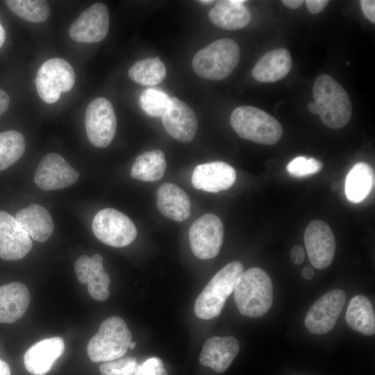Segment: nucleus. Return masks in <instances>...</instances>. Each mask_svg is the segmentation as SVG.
<instances>
[{
    "label": "nucleus",
    "instance_id": "nucleus-31",
    "mask_svg": "<svg viewBox=\"0 0 375 375\" xmlns=\"http://www.w3.org/2000/svg\"><path fill=\"white\" fill-rule=\"evenodd\" d=\"M8 8L17 16L32 23H40L49 17L48 3L42 0H7Z\"/></svg>",
    "mask_w": 375,
    "mask_h": 375
},
{
    "label": "nucleus",
    "instance_id": "nucleus-18",
    "mask_svg": "<svg viewBox=\"0 0 375 375\" xmlns=\"http://www.w3.org/2000/svg\"><path fill=\"white\" fill-rule=\"evenodd\" d=\"M236 172L233 167L222 161L197 165L192 173L194 188L217 193L229 189L235 183Z\"/></svg>",
    "mask_w": 375,
    "mask_h": 375
},
{
    "label": "nucleus",
    "instance_id": "nucleus-41",
    "mask_svg": "<svg viewBox=\"0 0 375 375\" xmlns=\"http://www.w3.org/2000/svg\"><path fill=\"white\" fill-rule=\"evenodd\" d=\"M301 276L305 280H310L314 276L313 269L310 267H306L301 272Z\"/></svg>",
    "mask_w": 375,
    "mask_h": 375
},
{
    "label": "nucleus",
    "instance_id": "nucleus-23",
    "mask_svg": "<svg viewBox=\"0 0 375 375\" xmlns=\"http://www.w3.org/2000/svg\"><path fill=\"white\" fill-rule=\"evenodd\" d=\"M30 293L26 285L13 282L0 287V323H13L26 312Z\"/></svg>",
    "mask_w": 375,
    "mask_h": 375
},
{
    "label": "nucleus",
    "instance_id": "nucleus-7",
    "mask_svg": "<svg viewBox=\"0 0 375 375\" xmlns=\"http://www.w3.org/2000/svg\"><path fill=\"white\" fill-rule=\"evenodd\" d=\"M75 83V73L65 60L53 58L45 61L39 68L36 89L40 97L47 103L56 102L62 92L69 91Z\"/></svg>",
    "mask_w": 375,
    "mask_h": 375
},
{
    "label": "nucleus",
    "instance_id": "nucleus-8",
    "mask_svg": "<svg viewBox=\"0 0 375 375\" xmlns=\"http://www.w3.org/2000/svg\"><path fill=\"white\" fill-rule=\"evenodd\" d=\"M92 229L101 242L114 247H124L132 243L137 229L132 220L114 208H104L94 216Z\"/></svg>",
    "mask_w": 375,
    "mask_h": 375
},
{
    "label": "nucleus",
    "instance_id": "nucleus-36",
    "mask_svg": "<svg viewBox=\"0 0 375 375\" xmlns=\"http://www.w3.org/2000/svg\"><path fill=\"white\" fill-rule=\"evenodd\" d=\"M362 11L372 23H375V1L362 0L360 1Z\"/></svg>",
    "mask_w": 375,
    "mask_h": 375
},
{
    "label": "nucleus",
    "instance_id": "nucleus-1",
    "mask_svg": "<svg viewBox=\"0 0 375 375\" xmlns=\"http://www.w3.org/2000/svg\"><path fill=\"white\" fill-rule=\"evenodd\" d=\"M234 299L242 315L263 316L273 303V285L269 276L259 267L243 272L236 283Z\"/></svg>",
    "mask_w": 375,
    "mask_h": 375
},
{
    "label": "nucleus",
    "instance_id": "nucleus-15",
    "mask_svg": "<svg viewBox=\"0 0 375 375\" xmlns=\"http://www.w3.org/2000/svg\"><path fill=\"white\" fill-rule=\"evenodd\" d=\"M32 245L31 237L16 218L0 210V258L6 260L22 259Z\"/></svg>",
    "mask_w": 375,
    "mask_h": 375
},
{
    "label": "nucleus",
    "instance_id": "nucleus-12",
    "mask_svg": "<svg viewBox=\"0 0 375 375\" xmlns=\"http://www.w3.org/2000/svg\"><path fill=\"white\" fill-rule=\"evenodd\" d=\"M109 22L107 6L102 3H95L73 22L69 29V37L77 42H99L107 35Z\"/></svg>",
    "mask_w": 375,
    "mask_h": 375
},
{
    "label": "nucleus",
    "instance_id": "nucleus-2",
    "mask_svg": "<svg viewBox=\"0 0 375 375\" xmlns=\"http://www.w3.org/2000/svg\"><path fill=\"white\" fill-rule=\"evenodd\" d=\"M312 95L317 114L325 126L337 129L348 124L351 103L345 90L333 77L319 75L314 83Z\"/></svg>",
    "mask_w": 375,
    "mask_h": 375
},
{
    "label": "nucleus",
    "instance_id": "nucleus-21",
    "mask_svg": "<svg viewBox=\"0 0 375 375\" xmlns=\"http://www.w3.org/2000/svg\"><path fill=\"white\" fill-rule=\"evenodd\" d=\"M290 52L284 48L265 53L253 67L251 74L262 83H274L285 77L292 67Z\"/></svg>",
    "mask_w": 375,
    "mask_h": 375
},
{
    "label": "nucleus",
    "instance_id": "nucleus-39",
    "mask_svg": "<svg viewBox=\"0 0 375 375\" xmlns=\"http://www.w3.org/2000/svg\"><path fill=\"white\" fill-rule=\"evenodd\" d=\"M10 99L8 94L0 89V115L3 114L8 108Z\"/></svg>",
    "mask_w": 375,
    "mask_h": 375
},
{
    "label": "nucleus",
    "instance_id": "nucleus-13",
    "mask_svg": "<svg viewBox=\"0 0 375 375\" xmlns=\"http://www.w3.org/2000/svg\"><path fill=\"white\" fill-rule=\"evenodd\" d=\"M303 238L312 265L318 269L328 267L335 251V237L328 224L322 220H312L307 226Z\"/></svg>",
    "mask_w": 375,
    "mask_h": 375
},
{
    "label": "nucleus",
    "instance_id": "nucleus-22",
    "mask_svg": "<svg viewBox=\"0 0 375 375\" xmlns=\"http://www.w3.org/2000/svg\"><path fill=\"white\" fill-rule=\"evenodd\" d=\"M157 206L166 217L182 222L190 215V201L179 186L171 183L160 185L157 191Z\"/></svg>",
    "mask_w": 375,
    "mask_h": 375
},
{
    "label": "nucleus",
    "instance_id": "nucleus-11",
    "mask_svg": "<svg viewBox=\"0 0 375 375\" xmlns=\"http://www.w3.org/2000/svg\"><path fill=\"white\" fill-rule=\"evenodd\" d=\"M346 294L335 289L320 297L310 308L305 318L308 331L322 335L335 326L345 304Z\"/></svg>",
    "mask_w": 375,
    "mask_h": 375
},
{
    "label": "nucleus",
    "instance_id": "nucleus-3",
    "mask_svg": "<svg viewBox=\"0 0 375 375\" xmlns=\"http://www.w3.org/2000/svg\"><path fill=\"white\" fill-rule=\"evenodd\" d=\"M243 272V265L238 261L222 268L197 297L194 307L196 316L206 320L219 316Z\"/></svg>",
    "mask_w": 375,
    "mask_h": 375
},
{
    "label": "nucleus",
    "instance_id": "nucleus-33",
    "mask_svg": "<svg viewBox=\"0 0 375 375\" xmlns=\"http://www.w3.org/2000/svg\"><path fill=\"white\" fill-rule=\"evenodd\" d=\"M139 364L134 357L105 362L99 367L101 375H138Z\"/></svg>",
    "mask_w": 375,
    "mask_h": 375
},
{
    "label": "nucleus",
    "instance_id": "nucleus-28",
    "mask_svg": "<svg viewBox=\"0 0 375 375\" xmlns=\"http://www.w3.org/2000/svg\"><path fill=\"white\" fill-rule=\"evenodd\" d=\"M166 169L164 153L159 149L146 151L135 159L131 170V176L142 181L161 179Z\"/></svg>",
    "mask_w": 375,
    "mask_h": 375
},
{
    "label": "nucleus",
    "instance_id": "nucleus-44",
    "mask_svg": "<svg viewBox=\"0 0 375 375\" xmlns=\"http://www.w3.org/2000/svg\"><path fill=\"white\" fill-rule=\"evenodd\" d=\"M308 110L312 114H317V110L314 102H309L308 104Z\"/></svg>",
    "mask_w": 375,
    "mask_h": 375
},
{
    "label": "nucleus",
    "instance_id": "nucleus-38",
    "mask_svg": "<svg viewBox=\"0 0 375 375\" xmlns=\"http://www.w3.org/2000/svg\"><path fill=\"white\" fill-rule=\"evenodd\" d=\"M305 258V252L302 247L299 245L294 246L290 251V259L295 265H300Z\"/></svg>",
    "mask_w": 375,
    "mask_h": 375
},
{
    "label": "nucleus",
    "instance_id": "nucleus-27",
    "mask_svg": "<svg viewBox=\"0 0 375 375\" xmlns=\"http://www.w3.org/2000/svg\"><path fill=\"white\" fill-rule=\"evenodd\" d=\"M374 185V173L366 162H358L346 178L344 192L349 201L359 203L367 197Z\"/></svg>",
    "mask_w": 375,
    "mask_h": 375
},
{
    "label": "nucleus",
    "instance_id": "nucleus-19",
    "mask_svg": "<svg viewBox=\"0 0 375 375\" xmlns=\"http://www.w3.org/2000/svg\"><path fill=\"white\" fill-rule=\"evenodd\" d=\"M65 351V342L60 337L42 340L33 344L24 356L26 369L33 375H45Z\"/></svg>",
    "mask_w": 375,
    "mask_h": 375
},
{
    "label": "nucleus",
    "instance_id": "nucleus-14",
    "mask_svg": "<svg viewBox=\"0 0 375 375\" xmlns=\"http://www.w3.org/2000/svg\"><path fill=\"white\" fill-rule=\"evenodd\" d=\"M78 177V172L60 155L49 153L41 159L34 181L39 188L49 191L69 187L75 183Z\"/></svg>",
    "mask_w": 375,
    "mask_h": 375
},
{
    "label": "nucleus",
    "instance_id": "nucleus-34",
    "mask_svg": "<svg viewBox=\"0 0 375 375\" xmlns=\"http://www.w3.org/2000/svg\"><path fill=\"white\" fill-rule=\"evenodd\" d=\"M322 167V162L316 158L298 156L288 164L286 169L293 176L306 177L318 173Z\"/></svg>",
    "mask_w": 375,
    "mask_h": 375
},
{
    "label": "nucleus",
    "instance_id": "nucleus-43",
    "mask_svg": "<svg viewBox=\"0 0 375 375\" xmlns=\"http://www.w3.org/2000/svg\"><path fill=\"white\" fill-rule=\"evenodd\" d=\"M6 39V32L4 28L0 22V48L3 46Z\"/></svg>",
    "mask_w": 375,
    "mask_h": 375
},
{
    "label": "nucleus",
    "instance_id": "nucleus-46",
    "mask_svg": "<svg viewBox=\"0 0 375 375\" xmlns=\"http://www.w3.org/2000/svg\"><path fill=\"white\" fill-rule=\"evenodd\" d=\"M136 346V342H132L129 344L128 349H133Z\"/></svg>",
    "mask_w": 375,
    "mask_h": 375
},
{
    "label": "nucleus",
    "instance_id": "nucleus-35",
    "mask_svg": "<svg viewBox=\"0 0 375 375\" xmlns=\"http://www.w3.org/2000/svg\"><path fill=\"white\" fill-rule=\"evenodd\" d=\"M138 375H167L162 360L152 357L139 364Z\"/></svg>",
    "mask_w": 375,
    "mask_h": 375
},
{
    "label": "nucleus",
    "instance_id": "nucleus-30",
    "mask_svg": "<svg viewBox=\"0 0 375 375\" xmlns=\"http://www.w3.org/2000/svg\"><path fill=\"white\" fill-rule=\"evenodd\" d=\"M25 145L24 137L20 132L10 130L0 133V172L22 156Z\"/></svg>",
    "mask_w": 375,
    "mask_h": 375
},
{
    "label": "nucleus",
    "instance_id": "nucleus-26",
    "mask_svg": "<svg viewBox=\"0 0 375 375\" xmlns=\"http://www.w3.org/2000/svg\"><path fill=\"white\" fill-rule=\"evenodd\" d=\"M346 321L353 330L365 335L375 333V315L372 302L366 297L358 294L349 303Z\"/></svg>",
    "mask_w": 375,
    "mask_h": 375
},
{
    "label": "nucleus",
    "instance_id": "nucleus-24",
    "mask_svg": "<svg viewBox=\"0 0 375 375\" xmlns=\"http://www.w3.org/2000/svg\"><path fill=\"white\" fill-rule=\"evenodd\" d=\"M244 0H221L208 12L210 22L222 29L233 31L245 27L251 20Z\"/></svg>",
    "mask_w": 375,
    "mask_h": 375
},
{
    "label": "nucleus",
    "instance_id": "nucleus-29",
    "mask_svg": "<svg viewBox=\"0 0 375 375\" xmlns=\"http://www.w3.org/2000/svg\"><path fill=\"white\" fill-rule=\"evenodd\" d=\"M130 78L144 86H154L166 76L164 63L158 58H147L137 61L128 70Z\"/></svg>",
    "mask_w": 375,
    "mask_h": 375
},
{
    "label": "nucleus",
    "instance_id": "nucleus-40",
    "mask_svg": "<svg viewBox=\"0 0 375 375\" xmlns=\"http://www.w3.org/2000/svg\"><path fill=\"white\" fill-rule=\"evenodd\" d=\"M304 1L302 0H283L282 3L288 8L296 9L299 8Z\"/></svg>",
    "mask_w": 375,
    "mask_h": 375
},
{
    "label": "nucleus",
    "instance_id": "nucleus-5",
    "mask_svg": "<svg viewBox=\"0 0 375 375\" xmlns=\"http://www.w3.org/2000/svg\"><path fill=\"white\" fill-rule=\"evenodd\" d=\"M230 123L240 138L258 144H274L283 135L282 126L276 118L253 106L235 108Z\"/></svg>",
    "mask_w": 375,
    "mask_h": 375
},
{
    "label": "nucleus",
    "instance_id": "nucleus-32",
    "mask_svg": "<svg viewBox=\"0 0 375 375\" xmlns=\"http://www.w3.org/2000/svg\"><path fill=\"white\" fill-rule=\"evenodd\" d=\"M171 98L167 94L156 88H148L142 92L140 103L142 110L149 116L162 117L167 110Z\"/></svg>",
    "mask_w": 375,
    "mask_h": 375
},
{
    "label": "nucleus",
    "instance_id": "nucleus-20",
    "mask_svg": "<svg viewBox=\"0 0 375 375\" xmlns=\"http://www.w3.org/2000/svg\"><path fill=\"white\" fill-rule=\"evenodd\" d=\"M239 351L240 344L235 337H212L205 342L199 362L203 366L222 373L229 367Z\"/></svg>",
    "mask_w": 375,
    "mask_h": 375
},
{
    "label": "nucleus",
    "instance_id": "nucleus-45",
    "mask_svg": "<svg viewBox=\"0 0 375 375\" xmlns=\"http://www.w3.org/2000/svg\"><path fill=\"white\" fill-rule=\"evenodd\" d=\"M199 3H203V4H210L212 2H214V1H211V0H200L199 1Z\"/></svg>",
    "mask_w": 375,
    "mask_h": 375
},
{
    "label": "nucleus",
    "instance_id": "nucleus-6",
    "mask_svg": "<svg viewBox=\"0 0 375 375\" xmlns=\"http://www.w3.org/2000/svg\"><path fill=\"white\" fill-rule=\"evenodd\" d=\"M132 335L119 317L105 319L97 333L90 340L87 353L94 362H108L122 358L131 342Z\"/></svg>",
    "mask_w": 375,
    "mask_h": 375
},
{
    "label": "nucleus",
    "instance_id": "nucleus-16",
    "mask_svg": "<svg viewBox=\"0 0 375 375\" xmlns=\"http://www.w3.org/2000/svg\"><path fill=\"white\" fill-rule=\"evenodd\" d=\"M103 257L94 254L90 258L86 255L80 256L74 265L79 283L88 285V293L92 298L102 301L109 297L110 279L103 267Z\"/></svg>",
    "mask_w": 375,
    "mask_h": 375
},
{
    "label": "nucleus",
    "instance_id": "nucleus-42",
    "mask_svg": "<svg viewBox=\"0 0 375 375\" xmlns=\"http://www.w3.org/2000/svg\"><path fill=\"white\" fill-rule=\"evenodd\" d=\"M0 375H10L8 364L1 359H0Z\"/></svg>",
    "mask_w": 375,
    "mask_h": 375
},
{
    "label": "nucleus",
    "instance_id": "nucleus-4",
    "mask_svg": "<svg viewBox=\"0 0 375 375\" xmlns=\"http://www.w3.org/2000/svg\"><path fill=\"white\" fill-rule=\"evenodd\" d=\"M240 56L237 42L230 38L214 41L195 53L194 72L200 77L219 81L228 77L236 67Z\"/></svg>",
    "mask_w": 375,
    "mask_h": 375
},
{
    "label": "nucleus",
    "instance_id": "nucleus-37",
    "mask_svg": "<svg viewBox=\"0 0 375 375\" xmlns=\"http://www.w3.org/2000/svg\"><path fill=\"white\" fill-rule=\"evenodd\" d=\"M327 0H306V4L308 11L312 14H317L322 11L328 4Z\"/></svg>",
    "mask_w": 375,
    "mask_h": 375
},
{
    "label": "nucleus",
    "instance_id": "nucleus-25",
    "mask_svg": "<svg viewBox=\"0 0 375 375\" xmlns=\"http://www.w3.org/2000/svg\"><path fill=\"white\" fill-rule=\"evenodd\" d=\"M31 238L40 242L47 241L53 231V222L49 211L38 204H31L15 215Z\"/></svg>",
    "mask_w": 375,
    "mask_h": 375
},
{
    "label": "nucleus",
    "instance_id": "nucleus-17",
    "mask_svg": "<svg viewBox=\"0 0 375 375\" xmlns=\"http://www.w3.org/2000/svg\"><path fill=\"white\" fill-rule=\"evenodd\" d=\"M161 119L164 128L173 138L183 142L194 138L198 126L196 115L178 98H171L169 106Z\"/></svg>",
    "mask_w": 375,
    "mask_h": 375
},
{
    "label": "nucleus",
    "instance_id": "nucleus-9",
    "mask_svg": "<svg viewBox=\"0 0 375 375\" xmlns=\"http://www.w3.org/2000/svg\"><path fill=\"white\" fill-rule=\"evenodd\" d=\"M188 234L194 255L201 260L211 259L218 255L222 245L223 223L217 215L205 214L192 224Z\"/></svg>",
    "mask_w": 375,
    "mask_h": 375
},
{
    "label": "nucleus",
    "instance_id": "nucleus-10",
    "mask_svg": "<svg viewBox=\"0 0 375 375\" xmlns=\"http://www.w3.org/2000/svg\"><path fill=\"white\" fill-rule=\"evenodd\" d=\"M85 125L92 144L99 148L108 146L117 128L116 115L111 103L103 97L92 101L85 111Z\"/></svg>",
    "mask_w": 375,
    "mask_h": 375
}]
</instances>
